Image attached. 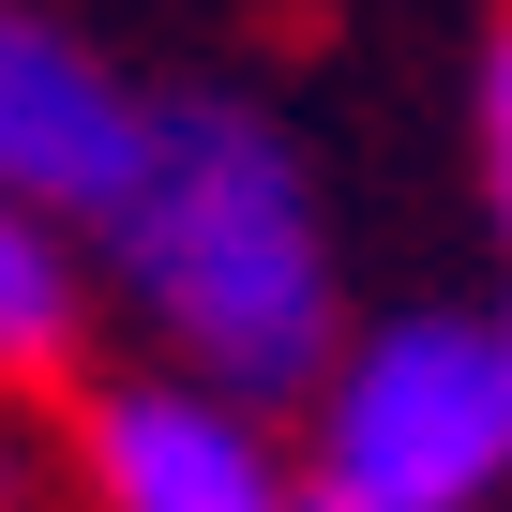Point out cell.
<instances>
[{"label": "cell", "instance_id": "7", "mask_svg": "<svg viewBox=\"0 0 512 512\" xmlns=\"http://www.w3.org/2000/svg\"><path fill=\"white\" fill-rule=\"evenodd\" d=\"M287 512H422V497H377V482H347V467H317V482H287Z\"/></svg>", "mask_w": 512, "mask_h": 512}, {"label": "cell", "instance_id": "2", "mask_svg": "<svg viewBox=\"0 0 512 512\" xmlns=\"http://www.w3.org/2000/svg\"><path fill=\"white\" fill-rule=\"evenodd\" d=\"M317 467L377 482V497H422V512H482L512 482V362L482 317H392L332 362V422H317Z\"/></svg>", "mask_w": 512, "mask_h": 512}, {"label": "cell", "instance_id": "6", "mask_svg": "<svg viewBox=\"0 0 512 512\" xmlns=\"http://www.w3.org/2000/svg\"><path fill=\"white\" fill-rule=\"evenodd\" d=\"M482 181H497V226H512V16L482 46Z\"/></svg>", "mask_w": 512, "mask_h": 512}, {"label": "cell", "instance_id": "4", "mask_svg": "<svg viewBox=\"0 0 512 512\" xmlns=\"http://www.w3.org/2000/svg\"><path fill=\"white\" fill-rule=\"evenodd\" d=\"M91 497L106 512H287V467L256 437V392L166 362L91 407Z\"/></svg>", "mask_w": 512, "mask_h": 512}, {"label": "cell", "instance_id": "8", "mask_svg": "<svg viewBox=\"0 0 512 512\" xmlns=\"http://www.w3.org/2000/svg\"><path fill=\"white\" fill-rule=\"evenodd\" d=\"M482 332H497V362H512V302H497V317H482Z\"/></svg>", "mask_w": 512, "mask_h": 512}, {"label": "cell", "instance_id": "3", "mask_svg": "<svg viewBox=\"0 0 512 512\" xmlns=\"http://www.w3.org/2000/svg\"><path fill=\"white\" fill-rule=\"evenodd\" d=\"M151 166V91H121L61 16L0 0V196H31L61 226H106Z\"/></svg>", "mask_w": 512, "mask_h": 512}, {"label": "cell", "instance_id": "5", "mask_svg": "<svg viewBox=\"0 0 512 512\" xmlns=\"http://www.w3.org/2000/svg\"><path fill=\"white\" fill-rule=\"evenodd\" d=\"M76 362V256H61V211L0 196V377L46 392Z\"/></svg>", "mask_w": 512, "mask_h": 512}, {"label": "cell", "instance_id": "1", "mask_svg": "<svg viewBox=\"0 0 512 512\" xmlns=\"http://www.w3.org/2000/svg\"><path fill=\"white\" fill-rule=\"evenodd\" d=\"M136 317L181 347V377L226 392H302L332 377V241L317 181L256 106H151V166L106 211Z\"/></svg>", "mask_w": 512, "mask_h": 512}]
</instances>
